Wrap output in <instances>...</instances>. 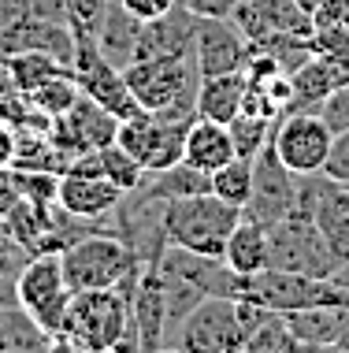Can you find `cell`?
Here are the masks:
<instances>
[{
  "label": "cell",
  "mask_w": 349,
  "mask_h": 353,
  "mask_svg": "<svg viewBox=\"0 0 349 353\" xmlns=\"http://www.w3.org/2000/svg\"><path fill=\"white\" fill-rule=\"evenodd\" d=\"M52 350L105 353V350H138L130 339V298L119 286L105 290H74L63 312Z\"/></svg>",
  "instance_id": "obj_1"
},
{
  "label": "cell",
  "mask_w": 349,
  "mask_h": 353,
  "mask_svg": "<svg viewBox=\"0 0 349 353\" xmlns=\"http://www.w3.org/2000/svg\"><path fill=\"white\" fill-rule=\"evenodd\" d=\"M271 309L249 301L231 298V294H212L178 323V331L167 342V350L182 353H242L245 339L257 331V323Z\"/></svg>",
  "instance_id": "obj_2"
},
{
  "label": "cell",
  "mask_w": 349,
  "mask_h": 353,
  "mask_svg": "<svg viewBox=\"0 0 349 353\" xmlns=\"http://www.w3.org/2000/svg\"><path fill=\"white\" fill-rule=\"evenodd\" d=\"M238 219H242V208L220 201L215 194L178 197V201H167L164 208V234L171 245H182V250L223 256Z\"/></svg>",
  "instance_id": "obj_3"
},
{
  "label": "cell",
  "mask_w": 349,
  "mask_h": 353,
  "mask_svg": "<svg viewBox=\"0 0 349 353\" xmlns=\"http://www.w3.org/2000/svg\"><path fill=\"white\" fill-rule=\"evenodd\" d=\"M234 298H249L271 312H294L308 305H349V290H342L335 279H316V275H301L286 268H268L238 275V290Z\"/></svg>",
  "instance_id": "obj_4"
},
{
  "label": "cell",
  "mask_w": 349,
  "mask_h": 353,
  "mask_svg": "<svg viewBox=\"0 0 349 353\" xmlns=\"http://www.w3.org/2000/svg\"><path fill=\"white\" fill-rule=\"evenodd\" d=\"M63 275H67L71 290H105L119 286L130 272L138 268V253L112 231H93L78 242H71L60 253Z\"/></svg>",
  "instance_id": "obj_5"
},
{
  "label": "cell",
  "mask_w": 349,
  "mask_h": 353,
  "mask_svg": "<svg viewBox=\"0 0 349 353\" xmlns=\"http://www.w3.org/2000/svg\"><path fill=\"white\" fill-rule=\"evenodd\" d=\"M268 245H271V264L286 272L316 275V279H331L338 261L327 250L324 234H319L313 208L305 201L294 205V212L282 216L275 227H268Z\"/></svg>",
  "instance_id": "obj_6"
},
{
  "label": "cell",
  "mask_w": 349,
  "mask_h": 353,
  "mask_svg": "<svg viewBox=\"0 0 349 353\" xmlns=\"http://www.w3.org/2000/svg\"><path fill=\"white\" fill-rule=\"evenodd\" d=\"M71 294L74 290L67 286L60 253H30L23 275H19L15 298H19V309H23L49 339L60 331L63 312H67V305H71Z\"/></svg>",
  "instance_id": "obj_7"
},
{
  "label": "cell",
  "mask_w": 349,
  "mask_h": 353,
  "mask_svg": "<svg viewBox=\"0 0 349 353\" xmlns=\"http://www.w3.org/2000/svg\"><path fill=\"white\" fill-rule=\"evenodd\" d=\"M71 71H74V79H78L82 93H86L89 101H97L105 112H112L119 123L130 119L134 112H141V104L134 101L127 79H123V68H116V63L97 49V37L93 34H74Z\"/></svg>",
  "instance_id": "obj_8"
},
{
  "label": "cell",
  "mask_w": 349,
  "mask_h": 353,
  "mask_svg": "<svg viewBox=\"0 0 349 353\" xmlns=\"http://www.w3.org/2000/svg\"><path fill=\"white\" fill-rule=\"evenodd\" d=\"M123 79L141 108H164L178 97H193L201 71L193 56H149V60L127 63Z\"/></svg>",
  "instance_id": "obj_9"
},
{
  "label": "cell",
  "mask_w": 349,
  "mask_h": 353,
  "mask_svg": "<svg viewBox=\"0 0 349 353\" xmlns=\"http://www.w3.org/2000/svg\"><path fill=\"white\" fill-rule=\"evenodd\" d=\"M331 141L335 130L327 127V119L319 112H286L275 123V134H271L279 160L294 175H319L327 157H331Z\"/></svg>",
  "instance_id": "obj_10"
},
{
  "label": "cell",
  "mask_w": 349,
  "mask_h": 353,
  "mask_svg": "<svg viewBox=\"0 0 349 353\" xmlns=\"http://www.w3.org/2000/svg\"><path fill=\"white\" fill-rule=\"evenodd\" d=\"M297 205V175L279 160L275 145H264L257 157H253V194L245 201L242 216L260 223L264 231L275 227L282 216H290Z\"/></svg>",
  "instance_id": "obj_11"
},
{
  "label": "cell",
  "mask_w": 349,
  "mask_h": 353,
  "mask_svg": "<svg viewBox=\"0 0 349 353\" xmlns=\"http://www.w3.org/2000/svg\"><path fill=\"white\" fill-rule=\"evenodd\" d=\"M116 134H119V119L101 108L97 101H89L86 93L74 101L71 112H63V116H56L49 123V138L56 141V149L63 152V171H67V164L74 157L116 141Z\"/></svg>",
  "instance_id": "obj_12"
},
{
  "label": "cell",
  "mask_w": 349,
  "mask_h": 353,
  "mask_svg": "<svg viewBox=\"0 0 349 353\" xmlns=\"http://www.w3.org/2000/svg\"><path fill=\"white\" fill-rule=\"evenodd\" d=\"M253 52V41L245 30L234 23V15H209L197 19V41H193V60L197 71L204 74H227L245 71V60Z\"/></svg>",
  "instance_id": "obj_13"
},
{
  "label": "cell",
  "mask_w": 349,
  "mask_h": 353,
  "mask_svg": "<svg viewBox=\"0 0 349 353\" xmlns=\"http://www.w3.org/2000/svg\"><path fill=\"white\" fill-rule=\"evenodd\" d=\"M234 23L245 30L253 45H268L275 37H308L316 30L313 12L301 0H242Z\"/></svg>",
  "instance_id": "obj_14"
},
{
  "label": "cell",
  "mask_w": 349,
  "mask_h": 353,
  "mask_svg": "<svg viewBox=\"0 0 349 353\" xmlns=\"http://www.w3.org/2000/svg\"><path fill=\"white\" fill-rule=\"evenodd\" d=\"M0 49L4 52H49L60 63L74 60V34L60 19H41V15H19L0 30Z\"/></svg>",
  "instance_id": "obj_15"
},
{
  "label": "cell",
  "mask_w": 349,
  "mask_h": 353,
  "mask_svg": "<svg viewBox=\"0 0 349 353\" xmlns=\"http://www.w3.org/2000/svg\"><path fill=\"white\" fill-rule=\"evenodd\" d=\"M197 19H201V15H193L190 8L178 0L167 15L141 23V37H138L134 60H149V56H193Z\"/></svg>",
  "instance_id": "obj_16"
},
{
  "label": "cell",
  "mask_w": 349,
  "mask_h": 353,
  "mask_svg": "<svg viewBox=\"0 0 349 353\" xmlns=\"http://www.w3.org/2000/svg\"><path fill=\"white\" fill-rule=\"evenodd\" d=\"M130 339L138 350L153 353L164 346V294H160V275L156 264L141 268V279L130 298Z\"/></svg>",
  "instance_id": "obj_17"
},
{
  "label": "cell",
  "mask_w": 349,
  "mask_h": 353,
  "mask_svg": "<svg viewBox=\"0 0 349 353\" xmlns=\"http://www.w3.org/2000/svg\"><path fill=\"white\" fill-rule=\"evenodd\" d=\"M119 197H123V190L105 175H74V171H63L56 201L74 216H105L119 205Z\"/></svg>",
  "instance_id": "obj_18"
},
{
  "label": "cell",
  "mask_w": 349,
  "mask_h": 353,
  "mask_svg": "<svg viewBox=\"0 0 349 353\" xmlns=\"http://www.w3.org/2000/svg\"><path fill=\"white\" fill-rule=\"evenodd\" d=\"M346 316L349 305H308V309L282 312V320L294 331L301 350H335V342L346 327Z\"/></svg>",
  "instance_id": "obj_19"
},
{
  "label": "cell",
  "mask_w": 349,
  "mask_h": 353,
  "mask_svg": "<svg viewBox=\"0 0 349 353\" xmlns=\"http://www.w3.org/2000/svg\"><path fill=\"white\" fill-rule=\"evenodd\" d=\"M234 138H231V127L227 123H215V119H201L197 116L186 130V149H182V160L201 171H220L227 160H234Z\"/></svg>",
  "instance_id": "obj_20"
},
{
  "label": "cell",
  "mask_w": 349,
  "mask_h": 353,
  "mask_svg": "<svg viewBox=\"0 0 349 353\" xmlns=\"http://www.w3.org/2000/svg\"><path fill=\"white\" fill-rule=\"evenodd\" d=\"M245 71H227V74H204L197 82V116L215 119V123H231L242 112L245 97Z\"/></svg>",
  "instance_id": "obj_21"
},
{
  "label": "cell",
  "mask_w": 349,
  "mask_h": 353,
  "mask_svg": "<svg viewBox=\"0 0 349 353\" xmlns=\"http://www.w3.org/2000/svg\"><path fill=\"white\" fill-rule=\"evenodd\" d=\"M138 37H141V19H134L119 0H112V8L105 12L97 26V49L108 56L116 68H127L134 63V52H138Z\"/></svg>",
  "instance_id": "obj_22"
},
{
  "label": "cell",
  "mask_w": 349,
  "mask_h": 353,
  "mask_svg": "<svg viewBox=\"0 0 349 353\" xmlns=\"http://www.w3.org/2000/svg\"><path fill=\"white\" fill-rule=\"evenodd\" d=\"M223 261L231 264L238 275H249V272H260L271 264V245H268V231L253 219H238V227L231 231L227 238V250H223Z\"/></svg>",
  "instance_id": "obj_23"
},
{
  "label": "cell",
  "mask_w": 349,
  "mask_h": 353,
  "mask_svg": "<svg viewBox=\"0 0 349 353\" xmlns=\"http://www.w3.org/2000/svg\"><path fill=\"white\" fill-rule=\"evenodd\" d=\"M15 171H56L63 175V152L56 149L49 130H15L12 134V164Z\"/></svg>",
  "instance_id": "obj_24"
},
{
  "label": "cell",
  "mask_w": 349,
  "mask_h": 353,
  "mask_svg": "<svg viewBox=\"0 0 349 353\" xmlns=\"http://www.w3.org/2000/svg\"><path fill=\"white\" fill-rule=\"evenodd\" d=\"M71 63H60L49 52H8V71H12V85L15 90L34 93L41 82H49L52 74L67 71Z\"/></svg>",
  "instance_id": "obj_25"
},
{
  "label": "cell",
  "mask_w": 349,
  "mask_h": 353,
  "mask_svg": "<svg viewBox=\"0 0 349 353\" xmlns=\"http://www.w3.org/2000/svg\"><path fill=\"white\" fill-rule=\"evenodd\" d=\"M78 97H82V85H78V79H74L71 68L60 71V74H52L49 82H41V85L30 93L34 108L41 112V116H49V119L63 116V112H71Z\"/></svg>",
  "instance_id": "obj_26"
},
{
  "label": "cell",
  "mask_w": 349,
  "mask_h": 353,
  "mask_svg": "<svg viewBox=\"0 0 349 353\" xmlns=\"http://www.w3.org/2000/svg\"><path fill=\"white\" fill-rule=\"evenodd\" d=\"M212 194L227 205L245 208V201H249V194H253V160L234 157L220 171H212Z\"/></svg>",
  "instance_id": "obj_27"
},
{
  "label": "cell",
  "mask_w": 349,
  "mask_h": 353,
  "mask_svg": "<svg viewBox=\"0 0 349 353\" xmlns=\"http://www.w3.org/2000/svg\"><path fill=\"white\" fill-rule=\"evenodd\" d=\"M49 123L52 119L34 108V101H30L26 90L8 85V90L0 93V127H8L12 134L15 130H49Z\"/></svg>",
  "instance_id": "obj_28"
},
{
  "label": "cell",
  "mask_w": 349,
  "mask_h": 353,
  "mask_svg": "<svg viewBox=\"0 0 349 353\" xmlns=\"http://www.w3.org/2000/svg\"><path fill=\"white\" fill-rule=\"evenodd\" d=\"M97 160H101V175L112 179V183H116L123 194H127V190H138L141 179H145V168H141V160L130 157V152L123 149L119 141H108V145H101V149H97Z\"/></svg>",
  "instance_id": "obj_29"
},
{
  "label": "cell",
  "mask_w": 349,
  "mask_h": 353,
  "mask_svg": "<svg viewBox=\"0 0 349 353\" xmlns=\"http://www.w3.org/2000/svg\"><path fill=\"white\" fill-rule=\"evenodd\" d=\"M290 350H301V342L294 339V331L286 327L282 312H268L242 346V353H290Z\"/></svg>",
  "instance_id": "obj_30"
},
{
  "label": "cell",
  "mask_w": 349,
  "mask_h": 353,
  "mask_svg": "<svg viewBox=\"0 0 349 353\" xmlns=\"http://www.w3.org/2000/svg\"><path fill=\"white\" fill-rule=\"evenodd\" d=\"M275 123L279 119H268V116H249V112H238L227 127H231V138H234V152L238 157H257V152L271 141L275 134Z\"/></svg>",
  "instance_id": "obj_31"
},
{
  "label": "cell",
  "mask_w": 349,
  "mask_h": 353,
  "mask_svg": "<svg viewBox=\"0 0 349 353\" xmlns=\"http://www.w3.org/2000/svg\"><path fill=\"white\" fill-rule=\"evenodd\" d=\"M26 261H30V250H26V245H19L15 238L0 227V309L19 305L15 286H19V275H23Z\"/></svg>",
  "instance_id": "obj_32"
},
{
  "label": "cell",
  "mask_w": 349,
  "mask_h": 353,
  "mask_svg": "<svg viewBox=\"0 0 349 353\" xmlns=\"http://www.w3.org/2000/svg\"><path fill=\"white\" fill-rule=\"evenodd\" d=\"M112 8V0H67V23L71 34H93L97 37V26L105 12Z\"/></svg>",
  "instance_id": "obj_33"
},
{
  "label": "cell",
  "mask_w": 349,
  "mask_h": 353,
  "mask_svg": "<svg viewBox=\"0 0 349 353\" xmlns=\"http://www.w3.org/2000/svg\"><path fill=\"white\" fill-rule=\"evenodd\" d=\"M324 175L335 179V183H342V186H349V127L335 134L331 157H327V164H324Z\"/></svg>",
  "instance_id": "obj_34"
},
{
  "label": "cell",
  "mask_w": 349,
  "mask_h": 353,
  "mask_svg": "<svg viewBox=\"0 0 349 353\" xmlns=\"http://www.w3.org/2000/svg\"><path fill=\"white\" fill-rule=\"evenodd\" d=\"M123 8H127L134 19H141V23H149V19H160V15H167L171 8L178 4V0H119Z\"/></svg>",
  "instance_id": "obj_35"
},
{
  "label": "cell",
  "mask_w": 349,
  "mask_h": 353,
  "mask_svg": "<svg viewBox=\"0 0 349 353\" xmlns=\"http://www.w3.org/2000/svg\"><path fill=\"white\" fill-rule=\"evenodd\" d=\"M182 4L190 8L193 15L209 19V15H234L242 0H182Z\"/></svg>",
  "instance_id": "obj_36"
},
{
  "label": "cell",
  "mask_w": 349,
  "mask_h": 353,
  "mask_svg": "<svg viewBox=\"0 0 349 353\" xmlns=\"http://www.w3.org/2000/svg\"><path fill=\"white\" fill-rule=\"evenodd\" d=\"M19 201V183H15V171L12 168H0V223L4 216L12 212V205Z\"/></svg>",
  "instance_id": "obj_37"
},
{
  "label": "cell",
  "mask_w": 349,
  "mask_h": 353,
  "mask_svg": "<svg viewBox=\"0 0 349 353\" xmlns=\"http://www.w3.org/2000/svg\"><path fill=\"white\" fill-rule=\"evenodd\" d=\"M12 164V130L0 127V168Z\"/></svg>",
  "instance_id": "obj_38"
},
{
  "label": "cell",
  "mask_w": 349,
  "mask_h": 353,
  "mask_svg": "<svg viewBox=\"0 0 349 353\" xmlns=\"http://www.w3.org/2000/svg\"><path fill=\"white\" fill-rule=\"evenodd\" d=\"M8 85H12V71H8V52L0 49V93H4Z\"/></svg>",
  "instance_id": "obj_39"
},
{
  "label": "cell",
  "mask_w": 349,
  "mask_h": 353,
  "mask_svg": "<svg viewBox=\"0 0 349 353\" xmlns=\"http://www.w3.org/2000/svg\"><path fill=\"white\" fill-rule=\"evenodd\" d=\"M331 279H335L338 286H342V290H349V261H346V264H338V268H335V275H331Z\"/></svg>",
  "instance_id": "obj_40"
},
{
  "label": "cell",
  "mask_w": 349,
  "mask_h": 353,
  "mask_svg": "<svg viewBox=\"0 0 349 353\" xmlns=\"http://www.w3.org/2000/svg\"><path fill=\"white\" fill-rule=\"evenodd\" d=\"M335 350H342V353H349V316H346V327H342V335H338V342H335Z\"/></svg>",
  "instance_id": "obj_41"
}]
</instances>
